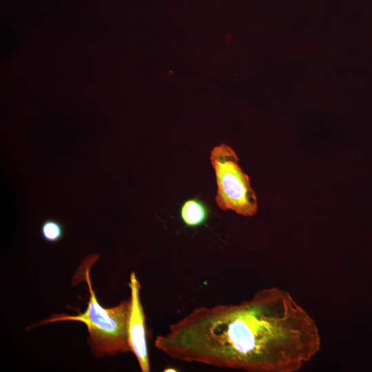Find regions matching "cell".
<instances>
[{"mask_svg": "<svg viewBox=\"0 0 372 372\" xmlns=\"http://www.w3.org/2000/svg\"><path fill=\"white\" fill-rule=\"evenodd\" d=\"M210 161L216 175L218 206L245 216H254L258 207L256 196L234 149L223 143L215 146Z\"/></svg>", "mask_w": 372, "mask_h": 372, "instance_id": "3", "label": "cell"}, {"mask_svg": "<svg viewBox=\"0 0 372 372\" xmlns=\"http://www.w3.org/2000/svg\"><path fill=\"white\" fill-rule=\"evenodd\" d=\"M176 371L175 369H173V368H168V369H166L165 370H164V371Z\"/></svg>", "mask_w": 372, "mask_h": 372, "instance_id": "7", "label": "cell"}, {"mask_svg": "<svg viewBox=\"0 0 372 372\" xmlns=\"http://www.w3.org/2000/svg\"><path fill=\"white\" fill-rule=\"evenodd\" d=\"M90 268L85 269V278L90 297L87 307L76 316L52 314L39 325L60 321H78L84 323L88 330L89 344L96 357L113 356L117 353L130 351L128 344V323L131 309L130 298L111 308L102 307L95 296L90 278Z\"/></svg>", "mask_w": 372, "mask_h": 372, "instance_id": "2", "label": "cell"}, {"mask_svg": "<svg viewBox=\"0 0 372 372\" xmlns=\"http://www.w3.org/2000/svg\"><path fill=\"white\" fill-rule=\"evenodd\" d=\"M206 205L198 198L185 201L180 208V218L188 227H197L205 222L208 217Z\"/></svg>", "mask_w": 372, "mask_h": 372, "instance_id": "5", "label": "cell"}, {"mask_svg": "<svg viewBox=\"0 0 372 372\" xmlns=\"http://www.w3.org/2000/svg\"><path fill=\"white\" fill-rule=\"evenodd\" d=\"M293 319L267 287L238 304L199 307L158 335L155 347L183 362L248 372H280L293 351Z\"/></svg>", "mask_w": 372, "mask_h": 372, "instance_id": "1", "label": "cell"}, {"mask_svg": "<svg viewBox=\"0 0 372 372\" xmlns=\"http://www.w3.org/2000/svg\"><path fill=\"white\" fill-rule=\"evenodd\" d=\"M129 287L131 291V309L128 323V344L130 351L138 360L143 372L150 370L145 327V316L140 298L141 285L136 273L132 272Z\"/></svg>", "mask_w": 372, "mask_h": 372, "instance_id": "4", "label": "cell"}, {"mask_svg": "<svg viewBox=\"0 0 372 372\" xmlns=\"http://www.w3.org/2000/svg\"><path fill=\"white\" fill-rule=\"evenodd\" d=\"M41 234L45 241L54 243L59 241L63 237V229L59 221L48 219L41 227Z\"/></svg>", "mask_w": 372, "mask_h": 372, "instance_id": "6", "label": "cell"}]
</instances>
